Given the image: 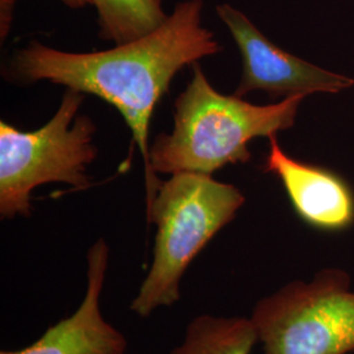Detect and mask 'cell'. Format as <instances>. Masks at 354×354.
I'll return each instance as SVG.
<instances>
[{
    "instance_id": "6da1fadb",
    "label": "cell",
    "mask_w": 354,
    "mask_h": 354,
    "mask_svg": "<svg viewBox=\"0 0 354 354\" xmlns=\"http://www.w3.org/2000/svg\"><path fill=\"white\" fill-rule=\"evenodd\" d=\"M203 0L181 1L153 32L109 50L67 53L32 41L15 53L8 73L17 82L49 80L95 95L114 106L133 136L122 169L137 146L143 158L149 203L160 184L150 165L149 140L156 104L181 68L222 50L213 32L203 26Z\"/></svg>"
},
{
    "instance_id": "7a4b0ae2",
    "label": "cell",
    "mask_w": 354,
    "mask_h": 354,
    "mask_svg": "<svg viewBox=\"0 0 354 354\" xmlns=\"http://www.w3.org/2000/svg\"><path fill=\"white\" fill-rule=\"evenodd\" d=\"M192 80L175 102L174 129L150 145L152 172H193L213 176L225 165L247 163L248 143L272 138L290 129L304 95L272 105H253L235 95H222L209 83L201 66L192 64Z\"/></svg>"
},
{
    "instance_id": "3957f363",
    "label": "cell",
    "mask_w": 354,
    "mask_h": 354,
    "mask_svg": "<svg viewBox=\"0 0 354 354\" xmlns=\"http://www.w3.org/2000/svg\"><path fill=\"white\" fill-rule=\"evenodd\" d=\"M245 197L235 185L210 175L180 172L160 181L147 203L156 225L150 270L130 304L140 317L180 299V282L207 243L236 216Z\"/></svg>"
},
{
    "instance_id": "277c9868",
    "label": "cell",
    "mask_w": 354,
    "mask_h": 354,
    "mask_svg": "<svg viewBox=\"0 0 354 354\" xmlns=\"http://www.w3.org/2000/svg\"><path fill=\"white\" fill-rule=\"evenodd\" d=\"M84 93L67 89L59 108L33 131L0 122V215H30V194L44 184L64 183L74 189L91 185L87 168L96 159V127L77 115Z\"/></svg>"
},
{
    "instance_id": "5b68a950",
    "label": "cell",
    "mask_w": 354,
    "mask_h": 354,
    "mask_svg": "<svg viewBox=\"0 0 354 354\" xmlns=\"http://www.w3.org/2000/svg\"><path fill=\"white\" fill-rule=\"evenodd\" d=\"M342 269H323L260 299L252 319L266 354L354 352V291Z\"/></svg>"
},
{
    "instance_id": "8992f818",
    "label": "cell",
    "mask_w": 354,
    "mask_h": 354,
    "mask_svg": "<svg viewBox=\"0 0 354 354\" xmlns=\"http://www.w3.org/2000/svg\"><path fill=\"white\" fill-rule=\"evenodd\" d=\"M215 10L243 57V76L235 96L243 97L253 91H264L286 99L315 92L336 93L354 86L352 77L327 71L282 50L232 6L219 4Z\"/></svg>"
},
{
    "instance_id": "52a82bcc",
    "label": "cell",
    "mask_w": 354,
    "mask_h": 354,
    "mask_svg": "<svg viewBox=\"0 0 354 354\" xmlns=\"http://www.w3.org/2000/svg\"><path fill=\"white\" fill-rule=\"evenodd\" d=\"M109 247L99 239L87 254V289L75 313L46 329L37 342L0 354H125L127 337L102 317L100 299Z\"/></svg>"
},
{
    "instance_id": "ba28073f",
    "label": "cell",
    "mask_w": 354,
    "mask_h": 354,
    "mask_svg": "<svg viewBox=\"0 0 354 354\" xmlns=\"http://www.w3.org/2000/svg\"><path fill=\"white\" fill-rule=\"evenodd\" d=\"M269 142L266 171L281 180L297 214L319 230L349 227L354 221V197L342 178L288 156L276 137L269 138Z\"/></svg>"
},
{
    "instance_id": "9c48e42d",
    "label": "cell",
    "mask_w": 354,
    "mask_h": 354,
    "mask_svg": "<svg viewBox=\"0 0 354 354\" xmlns=\"http://www.w3.org/2000/svg\"><path fill=\"white\" fill-rule=\"evenodd\" d=\"M259 342L251 317L200 315L171 354H251Z\"/></svg>"
},
{
    "instance_id": "30bf717a",
    "label": "cell",
    "mask_w": 354,
    "mask_h": 354,
    "mask_svg": "<svg viewBox=\"0 0 354 354\" xmlns=\"http://www.w3.org/2000/svg\"><path fill=\"white\" fill-rule=\"evenodd\" d=\"M96 8L99 36L114 45L145 37L168 17L162 0H91Z\"/></svg>"
},
{
    "instance_id": "8fae6325",
    "label": "cell",
    "mask_w": 354,
    "mask_h": 354,
    "mask_svg": "<svg viewBox=\"0 0 354 354\" xmlns=\"http://www.w3.org/2000/svg\"><path fill=\"white\" fill-rule=\"evenodd\" d=\"M16 0H0V36L1 39L7 38V35L11 29L12 23L13 10Z\"/></svg>"
},
{
    "instance_id": "7c38bea8",
    "label": "cell",
    "mask_w": 354,
    "mask_h": 354,
    "mask_svg": "<svg viewBox=\"0 0 354 354\" xmlns=\"http://www.w3.org/2000/svg\"><path fill=\"white\" fill-rule=\"evenodd\" d=\"M61 1L64 3V6H67L70 8H74V10L83 8V7L91 4V0H61Z\"/></svg>"
}]
</instances>
